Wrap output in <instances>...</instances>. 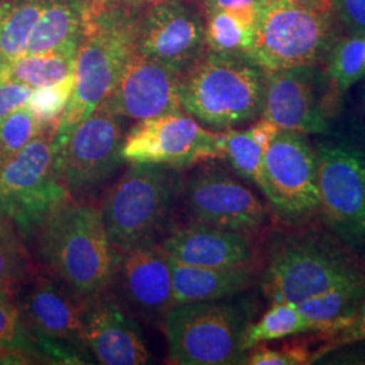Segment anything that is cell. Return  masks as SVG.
Masks as SVG:
<instances>
[{
	"label": "cell",
	"mask_w": 365,
	"mask_h": 365,
	"mask_svg": "<svg viewBox=\"0 0 365 365\" xmlns=\"http://www.w3.org/2000/svg\"><path fill=\"white\" fill-rule=\"evenodd\" d=\"M319 209L333 233L351 248H365V153L329 143L315 150Z\"/></svg>",
	"instance_id": "10"
},
{
	"label": "cell",
	"mask_w": 365,
	"mask_h": 365,
	"mask_svg": "<svg viewBox=\"0 0 365 365\" xmlns=\"http://www.w3.org/2000/svg\"><path fill=\"white\" fill-rule=\"evenodd\" d=\"M264 78L249 57L206 49L179 76L182 110L214 130L241 126L260 117Z\"/></svg>",
	"instance_id": "3"
},
{
	"label": "cell",
	"mask_w": 365,
	"mask_h": 365,
	"mask_svg": "<svg viewBox=\"0 0 365 365\" xmlns=\"http://www.w3.org/2000/svg\"><path fill=\"white\" fill-rule=\"evenodd\" d=\"M160 245L172 259L205 268L248 267L255 257L245 233L199 222L170 230Z\"/></svg>",
	"instance_id": "20"
},
{
	"label": "cell",
	"mask_w": 365,
	"mask_h": 365,
	"mask_svg": "<svg viewBox=\"0 0 365 365\" xmlns=\"http://www.w3.org/2000/svg\"><path fill=\"white\" fill-rule=\"evenodd\" d=\"M184 202L195 222L241 233L259 229L267 215L260 199L223 170L196 173L184 185Z\"/></svg>",
	"instance_id": "15"
},
{
	"label": "cell",
	"mask_w": 365,
	"mask_h": 365,
	"mask_svg": "<svg viewBox=\"0 0 365 365\" xmlns=\"http://www.w3.org/2000/svg\"><path fill=\"white\" fill-rule=\"evenodd\" d=\"M324 337L327 339V344L313 353V363L321 360L327 353L365 341V298L352 317L324 333Z\"/></svg>",
	"instance_id": "34"
},
{
	"label": "cell",
	"mask_w": 365,
	"mask_h": 365,
	"mask_svg": "<svg viewBox=\"0 0 365 365\" xmlns=\"http://www.w3.org/2000/svg\"><path fill=\"white\" fill-rule=\"evenodd\" d=\"M51 143V134H41L0 165V223L22 235L34 233L71 195L53 172Z\"/></svg>",
	"instance_id": "8"
},
{
	"label": "cell",
	"mask_w": 365,
	"mask_h": 365,
	"mask_svg": "<svg viewBox=\"0 0 365 365\" xmlns=\"http://www.w3.org/2000/svg\"><path fill=\"white\" fill-rule=\"evenodd\" d=\"M365 76V36H349L331 45L327 53V78L339 93L348 91Z\"/></svg>",
	"instance_id": "28"
},
{
	"label": "cell",
	"mask_w": 365,
	"mask_h": 365,
	"mask_svg": "<svg viewBox=\"0 0 365 365\" xmlns=\"http://www.w3.org/2000/svg\"><path fill=\"white\" fill-rule=\"evenodd\" d=\"M331 19L292 0H269L255 19L249 58L265 72L315 66L333 45Z\"/></svg>",
	"instance_id": "6"
},
{
	"label": "cell",
	"mask_w": 365,
	"mask_h": 365,
	"mask_svg": "<svg viewBox=\"0 0 365 365\" xmlns=\"http://www.w3.org/2000/svg\"><path fill=\"white\" fill-rule=\"evenodd\" d=\"M179 76L168 66L134 53L102 105L119 118L138 122L182 111Z\"/></svg>",
	"instance_id": "17"
},
{
	"label": "cell",
	"mask_w": 365,
	"mask_h": 365,
	"mask_svg": "<svg viewBox=\"0 0 365 365\" xmlns=\"http://www.w3.org/2000/svg\"><path fill=\"white\" fill-rule=\"evenodd\" d=\"M141 7H90L84 4L75 88L52 135V150L64 143L80 122L114 91L125 66L135 53Z\"/></svg>",
	"instance_id": "2"
},
{
	"label": "cell",
	"mask_w": 365,
	"mask_h": 365,
	"mask_svg": "<svg viewBox=\"0 0 365 365\" xmlns=\"http://www.w3.org/2000/svg\"><path fill=\"white\" fill-rule=\"evenodd\" d=\"M48 0H10L0 22V66L26 53L27 43Z\"/></svg>",
	"instance_id": "27"
},
{
	"label": "cell",
	"mask_w": 365,
	"mask_h": 365,
	"mask_svg": "<svg viewBox=\"0 0 365 365\" xmlns=\"http://www.w3.org/2000/svg\"><path fill=\"white\" fill-rule=\"evenodd\" d=\"M361 101H363V108H364V113H365V88H364V92H363V98H361Z\"/></svg>",
	"instance_id": "43"
},
{
	"label": "cell",
	"mask_w": 365,
	"mask_h": 365,
	"mask_svg": "<svg viewBox=\"0 0 365 365\" xmlns=\"http://www.w3.org/2000/svg\"><path fill=\"white\" fill-rule=\"evenodd\" d=\"M51 134L26 106L0 120V165L16 156L41 134Z\"/></svg>",
	"instance_id": "30"
},
{
	"label": "cell",
	"mask_w": 365,
	"mask_h": 365,
	"mask_svg": "<svg viewBox=\"0 0 365 365\" xmlns=\"http://www.w3.org/2000/svg\"><path fill=\"white\" fill-rule=\"evenodd\" d=\"M84 24L81 0H48L27 43L25 54L78 49Z\"/></svg>",
	"instance_id": "22"
},
{
	"label": "cell",
	"mask_w": 365,
	"mask_h": 365,
	"mask_svg": "<svg viewBox=\"0 0 365 365\" xmlns=\"http://www.w3.org/2000/svg\"><path fill=\"white\" fill-rule=\"evenodd\" d=\"M365 298V274L346 280L310 299L297 303L298 309L317 324L321 333L345 322Z\"/></svg>",
	"instance_id": "24"
},
{
	"label": "cell",
	"mask_w": 365,
	"mask_h": 365,
	"mask_svg": "<svg viewBox=\"0 0 365 365\" xmlns=\"http://www.w3.org/2000/svg\"><path fill=\"white\" fill-rule=\"evenodd\" d=\"M34 233L42 264L78 297L91 299L111 287L119 252L110 242L98 207L68 199Z\"/></svg>",
	"instance_id": "1"
},
{
	"label": "cell",
	"mask_w": 365,
	"mask_h": 365,
	"mask_svg": "<svg viewBox=\"0 0 365 365\" xmlns=\"http://www.w3.org/2000/svg\"><path fill=\"white\" fill-rule=\"evenodd\" d=\"M34 359L25 352L0 346V365H21L34 363Z\"/></svg>",
	"instance_id": "40"
},
{
	"label": "cell",
	"mask_w": 365,
	"mask_h": 365,
	"mask_svg": "<svg viewBox=\"0 0 365 365\" xmlns=\"http://www.w3.org/2000/svg\"><path fill=\"white\" fill-rule=\"evenodd\" d=\"M9 1H10V0H0V22H1L3 15H4L7 7H9Z\"/></svg>",
	"instance_id": "42"
},
{
	"label": "cell",
	"mask_w": 365,
	"mask_h": 365,
	"mask_svg": "<svg viewBox=\"0 0 365 365\" xmlns=\"http://www.w3.org/2000/svg\"><path fill=\"white\" fill-rule=\"evenodd\" d=\"M31 91L33 88L26 84L0 80V120L10 115L15 110L26 106Z\"/></svg>",
	"instance_id": "37"
},
{
	"label": "cell",
	"mask_w": 365,
	"mask_h": 365,
	"mask_svg": "<svg viewBox=\"0 0 365 365\" xmlns=\"http://www.w3.org/2000/svg\"><path fill=\"white\" fill-rule=\"evenodd\" d=\"M297 4H299L304 9H309L315 13L325 14V15H333L330 0H292Z\"/></svg>",
	"instance_id": "41"
},
{
	"label": "cell",
	"mask_w": 365,
	"mask_h": 365,
	"mask_svg": "<svg viewBox=\"0 0 365 365\" xmlns=\"http://www.w3.org/2000/svg\"><path fill=\"white\" fill-rule=\"evenodd\" d=\"M220 148L233 170L259 188L262 182V158L265 149L252 135L249 129H226L220 133Z\"/></svg>",
	"instance_id": "29"
},
{
	"label": "cell",
	"mask_w": 365,
	"mask_h": 365,
	"mask_svg": "<svg viewBox=\"0 0 365 365\" xmlns=\"http://www.w3.org/2000/svg\"><path fill=\"white\" fill-rule=\"evenodd\" d=\"M78 49H60L24 54L0 66V80H10L39 88L52 86L75 73Z\"/></svg>",
	"instance_id": "23"
},
{
	"label": "cell",
	"mask_w": 365,
	"mask_h": 365,
	"mask_svg": "<svg viewBox=\"0 0 365 365\" xmlns=\"http://www.w3.org/2000/svg\"><path fill=\"white\" fill-rule=\"evenodd\" d=\"M130 312L156 321L173 307L170 257L160 244L119 252L111 287Z\"/></svg>",
	"instance_id": "16"
},
{
	"label": "cell",
	"mask_w": 365,
	"mask_h": 365,
	"mask_svg": "<svg viewBox=\"0 0 365 365\" xmlns=\"http://www.w3.org/2000/svg\"><path fill=\"white\" fill-rule=\"evenodd\" d=\"M175 170L131 164L107 192L102 217L118 252L155 244L167 226L176 194Z\"/></svg>",
	"instance_id": "4"
},
{
	"label": "cell",
	"mask_w": 365,
	"mask_h": 365,
	"mask_svg": "<svg viewBox=\"0 0 365 365\" xmlns=\"http://www.w3.org/2000/svg\"><path fill=\"white\" fill-rule=\"evenodd\" d=\"M315 66L265 72L260 117L280 130L322 134L329 129L327 111L318 98Z\"/></svg>",
	"instance_id": "18"
},
{
	"label": "cell",
	"mask_w": 365,
	"mask_h": 365,
	"mask_svg": "<svg viewBox=\"0 0 365 365\" xmlns=\"http://www.w3.org/2000/svg\"><path fill=\"white\" fill-rule=\"evenodd\" d=\"M123 161L182 170L222 156L220 133L205 129L184 111L140 120L122 145Z\"/></svg>",
	"instance_id": "12"
},
{
	"label": "cell",
	"mask_w": 365,
	"mask_h": 365,
	"mask_svg": "<svg viewBox=\"0 0 365 365\" xmlns=\"http://www.w3.org/2000/svg\"><path fill=\"white\" fill-rule=\"evenodd\" d=\"M313 363V353L303 344H288L279 349L255 346L245 356L248 365H306Z\"/></svg>",
	"instance_id": "35"
},
{
	"label": "cell",
	"mask_w": 365,
	"mask_h": 365,
	"mask_svg": "<svg viewBox=\"0 0 365 365\" xmlns=\"http://www.w3.org/2000/svg\"><path fill=\"white\" fill-rule=\"evenodd\" d=\"M170 257V256H168ZM173 306L202 300H218L244 292L255 283L252 265L241 268H205L170 257Z\"/></svg>",
	"instance_id": "21"
},
{
	"label": "cell",
	"mask_w": 365,
	"mask_h": 365,
	"mask_svg": "<svg viewBox=\"0 0 365 365\" xmlns=\"http://www.w3.org/2000/svg\"><path fill=\"white\" fill-rule=\"evenodd\" d=\"M365 274L337 245L315 237L288 240L267 267L261 287L271 303H299Z\"/></svg>",
	"instance_id": "7"
},
{
	"label": "cell",
	"mask_w": 365,
	"mask_h": 365,
	"mask_svg": "<svg viewBox=\"0 0 365 365\" xmlns=\"http://www.w3.org/2000/svg\"><path fill=\"white\" fill-rule=\"evenodd\" d=\"M123 133L119 117L101 105L80 122L53 152V172L71 192L99 187L123 163Z\"/></svg>",
	"instance_id": "11"
},
{
	"label": "cell",
	"mask_w": 365,
	"mask_h": 365,
	"mask_svg": "<svg viewBox=\"0 0 365 365\" xmlns=\"http://www.w3.org/2000/svg\"><path fill=\"white\" fill-rule=\"evenodd\" d=\"M0 346L30 354L34 360L45 359L37 341L29 333L15 302L0 297ZM46 360V359H45Z\"/></svg>",
	"instance_id": "33"
},
{
	"label": "cell",
	"mask_w": 365,
	"mask_h": 365,
	"mask_svg": "<svg viewBox=\"0 0 365 365\" xmlns=\"http://www.w3.org/2000/svg\"><path fill=\"white\" fill-rule=\"evenodd\" d=\"M331 11L352 36H365V0H330Z\"/></svg>",
	"instance_id": "36"
},
{
	"label": "cell",
	"mask_w": 365,
	"mask_h": 365,
	"mask_svg": "<svg viewBox=\"0 0 365 365\" xmlns=\"http://www.w3.org/2000/svg\"><path fill=\"white\" fill-rule=\"evenodd\" d=\"M203 10H226L257 16L269 0H197Z\"/></svg>",
	"instance_id": "38"
},
{
	"label": "cell",
	"mask_w": 365,
	"mask_h": 365,
	"mask_svg": "<svg viewBox=\"0 0 365 365\" xmlns=\"http://www.w3.org/2000/svg\"><path fill=\"white\" fill-rule=\"evenodd\" d=\"M90 7H144L157 0H81Z\"/></svg>",
	"instance_id": "39"
},
{
	"label": "cell",
	"mask_w": 365,
	"mask_h": 365,
	"mask_svg": "<svg viewBox=\"0 0 365 365\" xmlns=\"http://www.w3.org/2000/svg\"><path fill=\"white\" fill-rule=\"evenodd\" d=\"M203 13L209 51L249 57L255 16L226 10H203Z\"/></svg>",
	"instance_id": "25"
},
{
	"label": "cell",
	"mask_w": 365,
	"mask_h": 365,
	"mask_svg": "<svg viewBox=\"0 0 365 365\" xmlns=\"http://www.w3.org/2000/svg\"><path fill=\"white\" fill-rule=\"evenodd\" d=\"M206 49L205 13L197 0H157L141 7L135 53L180 75Z\"/></svg>",
	"instance_id": "13"
},
{
	"label": "cell",
	"mask_w": 365,
	"mask_h": 365,
	"mask_svg": "<svg viewBox=\"0 0 365 365\" xmlns=\"http://www.w3.org/2000/svg\"><path fill=\"white\" fill-rule=\"evenodd\" d=\"M261 192L277 212L299 220L319 209L317 153L306 134L279 130L262 158Z\"/></svg>",
	"instance_id": "14"
},
{
	"label": "cell",
	"mask_w": 365,
	"mask_h": 365,
	"mask_svg": "<svg viewBox=\"0 0 365 365\" xmlns=\"http://www.w3.org/2000/svg\"><path fill=\"white\" fill-rule=\"evenodd\" d=\"M83 346L103 365L150 363V352L137 324L107 292L86 302Z\"/></svg>",
	"instance_id": "19"
},
{
	"label": "cell",
	"mask_w": 365,
	"mask_h": 365,
	"mask_svg": "<svg viewBox=\"0 0 365 365\" xmlns=\"http://www.w3.org/2000/svg\"><path fill=\"white\" fill-rule=\"evenodd\" d=\"M307 331H319V327L300 312L297 303L276 302L256 324H249L242 348L248 353L262 342L287 339Z\"/></svg>",
	"instance_id": "26"
},
{
	"label": "cell",
	"mask_w": 365,
	"mask_h": 365,
	"mask_svg": "<svg viewBox=\"0 0 365 365\" xmlns=\"http://www.w3.org/2000/svg\"><path fill=\"white\" fill-rule=\"evenodd\" d=\"M73 88L75 73L52 86L34 88L27 99V108L52 135L73 93Z\"/></svg>",
	"instance_id": "31"
},
{
	"label": "cell",
	"mask_w": 365,
	"mask_h": 365,
	"mask_svg": "<svg viewBox=\"0 0 365 365\" xmlns=\"http://www.w3.org/2000/svg\"><path fill=\"white\" fill-rule=\"evenodd\" d=\"M26 279V262L14 230L0 223V297L14 300Z\"/></svg>",
	"instance_id": "32"
},
{
	"label": "cell",
	"mask_w": 365,
	"mask_h": 365,
	"mask_svg": "<svg viewBox=\"0 0 365 365\" xmlns=\"http://www.w3.org/2000/svg\"><path fill=\"white\" fill-rule=\"evenodd\" d=\"M249 327L242 309L232 302L202 300L176 304L163 319L172 364H244Z\"/></svg>",
	"instance_id": "5"
},
{
	"label": "cell",
	"mask_w": 365,
	"mask_h": 365,
	"mask_svg": "<svg viewBox=\"0 0 365 365\" xmlns=\"http://www.w3.org/2000/svg\"><path fill=\"white\" fill-rule=\"evenodd\" d=\"M14 302L29 333L46 360L81 363L86 302L54 276L36 274L22 282Z\"/></svg>",
	"instance_id": "9"
}]
</instances>
